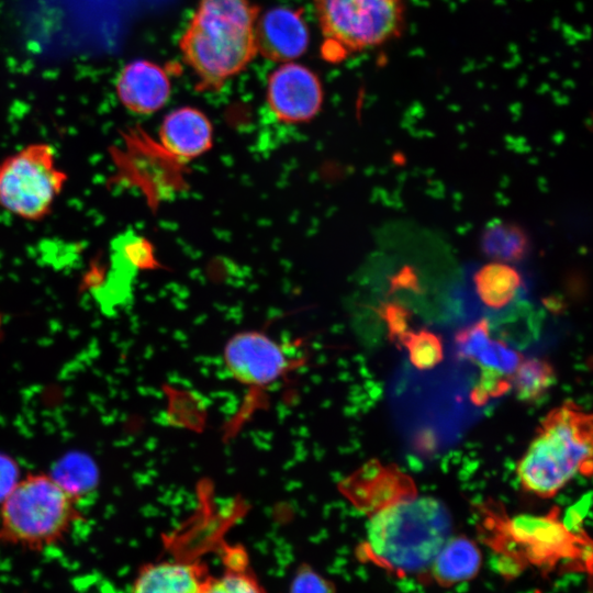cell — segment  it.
<instances>
[{
  "label": "cell",
  "instance_id": "6da1fadb",
  "mask_svg": "<svg viewBox=\"0 0 593 593\" xmlns=\"http://www.w3.org/2000/svg\"><path fill=\"white\" fill-rule=\"evenodd\" d=\"M259 9L250 0H200L179 47L197 89L216 91L258 54Z\"/></svg>",
  "mask_w": 593,
  "mask_h": 593
},
{
  "label": "cell",
  "instance_id": "7a4b0ae2",
  "mask_svg": "<svg viewBox=\"0 0 593 593\" xmlns=\"http://www.w3.org/2000/svg\"><path fill=\"white\" fill-rule=\"evenodd\" d=\"M368 517L357 557L399 575L428 573L452 530L449 510L430 496L407 499Z\"/></svg>",
  "mask_w": 593,
  "mask_h": 593
},
{
  "label": "cell",
  "instance_id": "3957f363",
  "mask_svg": "<svg viewBox=\"0 0 593 593\" xmlns=\"http://www.w3.org/2000/svg\"><path fill=\"white\" fill-rule=\"evenodd\" d=\"M81 496L58 477H20L0 502V546L43 551L63 542L83 521Z\"/></svg>",
  "mask_w": 593,
  "mask_h": 593
},
{
  "label": "cell",
  "instance_id": "277c9868",
  "mask_svg": "<svg viewBox=\"0 0 593 593\" xmlns=\"http://www.w3.org/2000/svg\"><path fill=\"white\" fill-rule=\"evenodd\" d=\"M593 418L580 405L566 401L541 419L519 459L522 488L542 499L555 496L574 475L592 473Z\"/></svg>",
  "mask_w": 593,
  "mask_h": 593
},
{
  "label": "cell",
  "instance_id": "5b68a950",
  "mask_svg": "<svg viewBox=\"0 0 593 593\" xmlns=\"http://www.w3.org/2000/svg\"><path fill=\"white\" fill-rule=\"evenodd\" d=\"M478 512L491 546L522 564L551 567L562 559L578 557L591 546L586 534H572L564 527L557 506L546 515L511 517L501 503L489 500L478 506Z\"/></svg>",
  "mask_w": 593,
  "mask_h": 593
},
{
  "label": "cell",
  "instance_id": "8992f818",
  "mask_svg": "<svg viewBox=\"0 0 593 593\" xmlns=\"http://www.w3.org/2000/svg\"><path fill=\"white\" fill-rule=\"evenodd\" d=\"M313 5L329 60L380 47L405 27L404 0H313Z\"/></svg>",
  "mask_w": 593,
  "mask_h": 593
},
{
  "label": "cell",
  "instance_id": "52a82bcc",
  "mask_svg": "<svg viewBox=\"0 0 593 593\" xmlns=\"http://www.w3.org/2000/svg\"><path fill=\"white\" fill-rule=\"evenodd\" d=\"M66 179L48 144H30L0 163V206L24 220H42Z\"/></svg>",
  "mask_w": 593,
  "mask_h": 593
},
{
  "label": "cell",
  "instance_id": "ba28073f",
  "mask_svg": "<svg viewBox=\"0 0 593 593\" xmlns=\"http://www.w3.org/2000/svg\"><path fill=\"white\" fill-rule=\"evenodd\" d=\"M286 347L262 332L235 334L224 347V363L245 387L264 389L284 377L292 367Z\"/></svg>",
  "mask_w": 593,
  "mask_h": 593
},
{
  "label": "cell",
  "instance_id": "9c48e42d",
  "mask_svg": "<svg viewBox=\"0 0 593 593\" xmlns=\"http://www.w3.org/2000/svg\"><path fill=\"white\" fill-rule=\"evenodd\" d=\"M323 98L318 76L301 64L283 63L268 78L267 103L282 123L310 122L321 111Z\"/></svg>",
  "mask_w": 593,
  "mask_h": 593
},
{
  "label": "cell",
  "instance_id": "30bf717a",
  "mask_svg": "<svg viewBox=\"0 0 593 593\" xmlns=\"http://www.w3.org/2000/svg\"><path fill=\"white\" fill-rule=\"evenodd\" d=\"M355 507L367 515L417 496L414 480L395 465L372 459L342 484Z\"/></svg>",
  "mask_w": 593,
  "mask_h": 593
},
{
  "label": "cell",
  "instance_id": "8fae6325",
  "mask_svg": "<svg viewBox=\"0 0 593 593\" xmlns=\"http://www.w3.org/2000/svg\"><path fill=\"white\" fill-rule=\"evenodd\" d=\"M257 48L265 58L289 63L305 53L310 33L302 9L272 8L258 18Z\"/></svg>",
  "mask_w": 593,
  "mask_h": 593
},
{
  "label": "cell",
  "instance_id": "7c38bea8",
  "mask_svg": "<svg viewBox=\"0 0 593 593\" xmlns=\"http://www.w3.org/2000/svg\"><path fill=\"white\" fill-rule=\"evenodd\" d=\"M210 573L208 564L198 556L174 553L141 566L131 593H202Z\"/></svg>",
  "mask_w": 593,
  "mask_h": 593
},
{
  "label": "cell",
  "instance_id": "4fadbf2b",
  "mask_svg": "<svg viewBox=\"0 0 593 593\" xmlns=\"http://www.w3.org/2000/svg\"><path fill=\"white\" fill-rule=\"evenodd\" d=\"M213 127L209 118L193 107L169 112L159 128V147L179 161L198 158L211 149Z\"/></svg>",
  "mask_w": 593,
  "mask_h": 593
},
{
  "label": "cell",
  "instance_id": "5bb4252c",
  "mask_svg": "<svg viewBox=\"0 0 593 593\" xmlns=\"http://www.w3.org/2000/svg\"><path fill=\"white\" fill-rule=\"evenodd\" d=\"M170 92L171 82L166 70L149 60L127 64L116 82L120 102L137 114L157 112L167 103Z\"/></svg>",
  "mask_w": 593,
  "mask_h": 593
},
{
  "label": "cell",
  "instance_id": "9a60e30c",
  "mask_svg": "<svg viewBox=\"0 0 593 593\" xmlns=\"http://www.w3.org/2000/svg\"><path fill=\"white\" fill-rule=\"evenodd\" d=\"M482 566L478 545L467 536H450L435 557L428 573L440 586H452L474 579Z\"/></svg>",
  "mask_w": 593,
  "mask_h": 593
},
{
  "label": "cell",
  "instance_id": "2e32d148",
  "mask_svg": "<svg viewBox=\"0 0 593 593\" xmlns=\"http://www.w3.org/2000/svg\"><path fill=\"white\" fill-rule=\"evenodd\" d=\"M472 286L484 306L501 310L525 289V279L512 264L492 260L473 272Z\"/></svg>",
  "mask_w": 593,
  "mask_h": 593
},
{
  "label": "cell",
  "instance_id": "e0dca14e",
  "mask_svg": "<svg viewBox=\"0 0 593 593\" xmlns=\"http://www.w3.org/2000/svg\"><path fill=\"white\" fill-rule=\"evenodd\" d=\"M222 570L210 573L202 593H267L240 547H225Z\"/></svg>",
  "mask_w": 593,
  "mask_h": 593
},
{
  "label": "cell",
  "instance_id": "ac0fdd59",
  "mask_svg": "<svg viewBox=\"0 0 593 593\" xmlns=\"http://www.w3.org/2000/svg\"><path fill=\"white\" fill-rule=\"evenodd\" d=\"M481 249L492 260L513 264L529 254L530 239L516 223L495 221L483 231Z\"/></svg>",
  "mask_w": 593,
  "mask_h": 593
},
{
  "label": "cell",
  "instance_id": "d6986e66",
  "mask_svg": "<svg viewBox=\"0 0 593 593\" xmlns=\"http://www.w3.org/2000/svg\"><path fill=\"white\" fill-rule=\"evenodd\" d=\"M517 399L523 402L539 400L556 382L551 363L540 358L523 359L511 376Z\"/></svg>",
  "mask_w": 593,
  "mask_h": 593
},
{
  "label": "cell",
  "instance_id": "ffe728a7",
  "mask_svg": "<svg viewBox=\"0 0 593 593\" xmlns=\"http://www.w3.org/2000/svg\"><path fill=\"white\" fill-rule=\"evenodd\" d=\"M409 351L412 365L419 370H428L443 361L444 348L440 337L428 331H409L400 342Z\"/></svg>",
  "mask_w": 593,
  "mask_h": 593
},
{
  "label": "cell",
  "instance_id": "44dd1931",
  "mask_svg": "<svg viewBox=\"0 0 593 593\" xmlns=\"http://www.w3.org/2000/svg\"><path fill=\"white\" fill-rule=\"evenodd\" d=\"M523 359L518 351L504 342L490 339L473 361L482 368L512 376Z\"/></svg>",
  "mask_w": 593,
  "mask_h": 593
},
{
  "label": "cell",
  "instance_id": "7402d4cb",
  "mask_svg": "<svg viewBox=\"0 0 593 593\" xmlns=\"http://www.w3.org/2000/svg\"><path fill=\"white\" fill-rule=\"evenodd\" d=\"M490 339L489 322L482 318L457 333L455 337L457 354L460 358L473 361Z\"/></svg>",
  "mask_w": 593,
  "mask_h": 593
},
{
  "label": "cell",
  "instance_id": "603a6c76",
  "mask_svg": "<svg viewBox=\"0 0 593 593\" xmlns=\"http://www.w3.org/2000/svg\"><path fill=\"white\" fill-rule=\"evenodd\" d=\"M479 383L473 388L470 399L475 405H483L490 399L501 396L512 388L511 376L481 367Z\"/></svg>",
  "mask_w": 593,
  "mask_h": 593
},
{
  "label": "cell",
  "instance_id": "cb8c5ba5",
  "mask_svg": "<svg viewBox=\"0 0 593 593\" xmlns=\"http://www.w3.org/2000/svg\"><path fill=\"white\" fill-rule=\"evenodd\" d=\"M289 593H337L334 583L307 564H302L294 573Z\"/></svg>",
  "mask_w": 593,
  "mask_h": 593
},
{
  "label": "cell",
  "instance_id": "d4e9b609",
  "mask_svg": "<svg viewBox=\"0 0 593 593\" xmlns=\"http://www.w3.org/2000/svg\"><path fill=\"white\" fill-rule=\"evenodd\" d=\"M379 314L385 322L390 339L400 343L403 336L410 331V311L400 303L388 302L380 307Z\"/></svg>",
  "mask_w": 593,
  "mask_h": 593
},
{
  "label": "cell",
  "instance_id": "484cf974",
  "mask_svg": "<svg viewBox=\"0 0 593 593\" xmlns=\"http://www.w3.org/2000/svg\"><path fill=\"white\" fill-rule=\"evenodd\" d=\"M591 504V492L582 495V497L571 505L566 513L562 521L564 527L572 534L581 535L585 534L583 530V519L589 511Z\"/></svg>",
  "mask_w": 593,
  "mask_h": 593
},
{
  "label": "cell",
  "instance_id": "4316f807",
  "mask_svg": "<svg viewBox=\"0 0 593 593\" xmlns=\"http://www.w3.org/2000/svg\"><path fill=\"white\" fill-rule=\"evenodd\" d=\"M20 479L16 463L4 455H0V502Z\"/></svg>",
  "mask_w": 593,
  "mask_h": 593
},
{
  "label": "cell",
  "instance_id": "83f0119b",
  "mask_svg": "<svg viewBox=\"0 0 593 593\" xmlns=\"http://www.w3.org/2000/svg\"><path fill=\"white\" fill-rule=\"evenodd\" d=\"M401 289L415 292L419 290L417 275L410 267H404L391 279V290L395 291Z\"/></svg>",
  "mask_w": 593,
  "mask_h": 593
}]
</instances>
